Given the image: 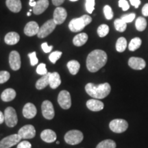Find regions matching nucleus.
<instances>
[{
    "instance_id": "nucleus-45",
    "label": "nucleus",
    "mask_w": 148,
    "mask_h": 148,
    "mask_svg": "<svg viewBox=\"0 0 148 148\" xmlns=\"http://www.w3.org/2000/svg\"><path fill=\"white\" fill-rule=\"evenodd\" d=\"M64 1V0H52V3L54 5H56V6H58L62 4Z\"/></svg>"
},
{
    "instance_id": "nucleus-3",
    "label": "nucleus",
    "mask_w": 148,
    "mask_h": 148,
    "mask_svg": "<svg viewBox=\"0 0 148 148\" xmlns=\"http://www.w3.org/2000/svg\"><path fill=\"white\" fill-rule=\"evenodd\" d=\"M91 21L92 18L87 14H84L79 18L72 19L69 24V29L73 32H80Z\"/></svg>"
},
{
    "instance_id": "nucleus-17",
    "label": "nucleus",
    "mask_w": 148,
    "mask_h": 148,
    "mask_svg": "<svg viewBox=\"0 0 148 148\" xmlns=\"http://www.w3.org/2000/svg\"><path fill=\"white\" fill-rule=\"evenodd\" d=\"M86 106L90 110L97 112L103 110L104 104L102 101L98 100V99H91L86 101Z\"/></svg>"
},
{
    "instance_id": "nucleus-18",
    "label": "nucleus",
    "mask_w": 148,
    "mask_h": 148,
    "mask_svg": "<svg viewBox=\"0 0 148 148\" xmlns=\"http://www.w3.org/2000/svg\"><path fill=\"white\" fill-rule=\"evenodd\" d=\"M49 6L48 0H38L36 1V5L33 7V12L36 15H39L45 11Z\"/></svg>"
},
{
    "instance_id": "nucleus-7",
    "label": "nucleus",
    "mask_w": 148,
    "mask_h": 148,
    "mask_svg": "<svg viewBox=\"0 0 148 148\" xmlns=\"http://www.w3.org/2000/svg\"><path fill=\"white\" fill-rule=\"evenodd\" d=\"M56 26V24L55 23V22L53 19L48 20L47 21H46L40 27L38 33L37 34V36L40 38H45V37L47 36L48 35L50 34L54 30Z\"/></svg>"
},
{
    "instance_id": "nucleus-5",
    "label": "nucleus",
    "mask_w": 148,
    "mask_h": 148,
    "mask_svg": "<svg viewBox=\"0 0 148 148\" xmlns=\"http://www.w3.org/2000/svg\"><path fill=\"white\" fill-rule=\"evenodd\" d=\"M5 122L7 126L14 127L18 123V117L16 110L12 107H8L4 111Z\"/></svg>"
},
{
    "instance_id": "nucleus-28",
    "label": "nucleus",
    "mask_w": 148,
    "mask_h": 148,
    "mask_svg": "<svg viewBox=\"0 0 148 148\" xmlns=\"http://www.w3.org/2000/svg\"><path fill=\"white\" fill-rule=\"evenodd\" d=\"M142 43V40L138 37H135V38H132V40L130 42L128 45V49L130 51H134L140 47Z\"/></svg>"
},
{
    "instance_id": "nucleus-50",
    "label": "nucleus",
    "mask_w": 148,
    "mask_h": 148,
    "mask_svg": "<svg viewBox=\"0 0 148 148\" xmlns=\"http://www.w3.org/2000/svg\"><path fill=\"white\" fill-rule=\"evenodd\" d=\"M59 143H60V142H59V141H57V142H56L57 144H59Z\"/></svg>"
},
{
    "instance_id": "nucleus-14",
    "label": "nucleus",
    "mask_w": 148,
    "mask_h": 148,
    "mask_svg": "<svg viewBox=\"0 0 148 148\" xmlns=\"http://www.w3.org/2000/svg\"><path fill=\"white\" fill-rule=\"evenodd\" d=\"M128 65L134 70H142L145 67L146 62L141 58L131 57L128 60Z\"/></svg>"
},
{
    "instance_id": "nucleus-37",
    "label": "nucleus",
    "mask_w": 148,
    "mask_h": 148,
    "mask_svg": "<svg viewBox=\"0 0 148 148\" xmlns=\"http://www.w3.org/2000/svg\"><path fill=\"white\" fill-rule=\"evenodd\" d=\"M135 16H136V14L134 13H130L127 14H124L121 17V18L123 20L125 23H131L134 20Z\"/></svg>"
},
{
    "instance_id": "nucleus-36",
    "label": "nucleus",
    "mask_w": 148,
    "mask_h": 148,
    "mask_svg": "<svg viewBox=\"0 0 148 148\" xmlns=\"http://www.w3.org/2000/svg\"><path fill=\"white\" fill-rule=\"evenodd\" d=\"M10 74L9 72L6 71H0V84L6 82L10 79Z\"/></svg>"
},
{
    "instance_id": "nucleus-6",
    "label": "nucleus",
    "mask_w": 148,
    "mask_h": 148,
    "mask_svg": "<svg viewBox=\"0 0 148 148\" xmlns=\"http://www.w3.org/2000/svg\"><path fill=\"white\" fill-rule=\"evenodd\" d=\"M109 127L113 132L122 133L128 127V123L124 119H116L110 121Z\"/></svg>"
},
{
    "instance_id": "nucleus-20",
    "label": "nucleus",
    "mask_w": 148,
    "mask_h": 148,
    "mask_svg": "<svg viewBox=\"0 0 148 148\" xmlns=\"http://www.w3.org/2000/svg\"><path fill=\"white\" fill-rule=\"evenodd\" d=\"M5 4L9 10L14 13L20 12L22 8L21 0H6Z\"/></svg>"
},
{
    "instance_id": "nucleus-30",
    "label": "nucleus",
    "mask_w": 148,
    "mask_h": 148,
    "mask_svg": "<svg viewBox=\"0 0 148 148\" xmlns=\"http://www.w3.org/2000/svg\"><path fill=\"white\" fill-rule=\"evenodd\" d=\"M114 25L116 30L119 32H123L127 28V23L120 18H116L114 21Z\"/></svg>"
},
{
    "instance_id": "nucleus-33",
    "label": "nucleus",
    "mask_w": 148,
    "mask_h": 148,
    "mask_svg": "<svg viewBox=\"0 0 148 148\" xmlns=\"http://www.w3.org/2000/svg\"><path fill=\"white\" fill-rule=\"evenodd\" d=\"M103 13L106 19L110 20L113 17V12L110 5H106L103 7Z\"/></svg>"
},
{
    "instance_id": "nucleus-29",
    "label": "nucleus",
    "mask_w": 148,
    "mask_h": 148,
    "mask_svg": "<svg viewBox=\"0 0 148 148\" xmlns=\"http://www.w3.org/2000/svg\"><path fill=\"white\" fill-rule=\"evenodd\" d=\"M135 25H136V28L138 32H142L144 31L147 27V21L144 17L139 16L136 18V22H135Z\"/></svg>"
},
{
    "instance_id": "nucleus-9",
    "label": "nucleus",
    "mask_w": 148,
    "mask_h": 148,
    "mask_svg": "<svg viewBox=\"0 0 148 148\" xmlns=\"http://www.w3.org/2000/svg\"><path fill=\"white\" fill-rule=\"evenodd\" d=\"M21 139V138L18 134L10 135L0 140V148H10L19 143Z\"/></svg>"
},
{
    "instance_id": "nucleus-25",
    "label": "nucleus",
    "mask_w": 148,
    "mask_h": 148,
    "mask_svg": "<svg viewBox=\"0 0 148 148\" xmlns=\"http://www.w3.org/2000/svg\"><path fill=\"white\" fill-rule=\"evenodd\" d=\"M51 73L48 72L47 74L42 75L39 79L36 81V88L38 90H42L45 88L47 85H49V75Z\"/></svg>"
},
{
    "instance_id": "nucleus-32",
    "label": "nucleus",
    "mask_w": 148,
    "mask_h": 148,
    "mask_svg": "<svg viewBox=\"0 0 148 148\" xmlns=\"http://www.w3.org/2000/svg\"><path fill=\"white\" fill-rule=\"evenodd\" d=\"M109 32V27L106 24H102L99 25L97 28V34L98 36L101 38L106 36Z\"/></svg>"
},
{
    "instance_id": "nucleus-11",
    "label": "nucleus",
    "mask_w": 148,
    "mask_h": 148,
    "mask_svg": "<svg viewBox=\"0 0 148 148\" xmlns=\"http://www.w3.org/2000/svg\"><path fill=\"white\" fill-rule=\"evenodd\" d=\"M18 134L21 138H33L36 135V130L32 125H25L19 129Z\"/></svg>"
},
{
    "instance_id": "nucleus-46",
    "label": "nucleus",
    "mask_w": 148,
    "mask_h": 148,
    "mask_svg": "<svg viewBox=\"0 0 148 148\" xmlns=\"http://www.w3.org/2000/svg\"><path fill=\"white\" fill-rule=\"evenodd\" d=\"M3 121H5L4 114H3V112L1 111H0V124L3 123Z\"/></svg>"
},
{
    "instance_id": "nucleus-31",
    "label": "nucleus",
    "mask_w": 148,
    "mask_h": 148,
    "mask_svg": "<svg viewBox=\"0 0 148 148\" xmlns=\"http://www.w3.org/2000/svg\"><path fill=\"white\" fill-rule=\"evenodd\" d=\"M116 143L111 139L102 140L97 145L96 148H116Z\"/></svg>"
},
{
    "instance_id": "nucleus-1",
    "label": "nucleus",
    "mask_w": 148,
    "mask_h": 148,
    "mask_svg": "<svg viewBox=\"0 0 148 148\" xmlns=\"http://www.w3.org/2000/svg\"><path fill=\"white\" fill-rule=\"evenodd\" d=\"M108 56L104 51L95 49L88 55L86 58V67L90 72L95 73L106 64Z\"/></svg>"
},
{
    "instance_id": "nucleus-48",
    "label": "nucleus",
    "mask_w": 148,
    "mask_h": 148,
    "mask_svg": "<svg viewBox=\"0 0 148 148\" xmlns=\"http://www.w3.org/2000/svg\"><path fill=\"white\" fill-rule=\"evenodd\" d=\"M27 16H30V15H31V12H27Z\"/></svg>"
},
{
    "instance_id": "nucleus-23",
    "label": "nucleus",
    "mask_w": 148,
    "mask_h": 148,
    "mask_svg": "<svg viewBox=\"0 0 148 148\" xmlns=\"http://www.w3.org/2000/svg\"><path fill=\"white\" fill-rule=\"evenodd\" d=\"M16 97V91L13 88H6V89L3 90L1 95V98L3 101L5 102H8L10 101L15 98Z\"/></svg>"
},
{
    "instance_id": "nucleus-35",
    "label": "nucleus",
    "mask_w": 148,
    "mask_h": 148,
    "mask_svg": "<svg viewBox=\"0 0 148 148\" xmlns=\"http://www.w3.org/2000/svg\"><path fill=\"white\" fill-rule=\"evenodd\" d=\"M95 0H86V10L89 14L92 13L95 10Z\"/></svg>"
},
{
    "instance_id": "nucleus-24",
    "label": "nucleus",
    "mask_w": 148,
    "mask_h": 148,
    "mask_svg": "<svg viewBox=\"0 0 148 148\" xmlns=\"http://www.w3.org/2000/svg\"><path fill=\"white\" fill-rule=\"evenodd\" d=\"M88 38V35L86 33H80L77 34L73 39V45L77 47H81L87 42Z\"/></svg>"
},
{
    "instance_id": "nucleus-41",
    "label": "nucleus",
    "mask_w": 148,
    "mask_h": 148,
    "mask_svg": "<svg viewBox=\"0 0 148 148\" xmlns=\"http://www.w3.org/2000/svg\"><path fill=\"white\" fill-rule=\"evenodd\" d=\"M16 148H32V145L31 143L26 140H24V141L20 142L18 144L17 147Z\"/></svg>"
},
{
    "instance_id": "nucleus-12",
    "label": "nucleus",
    "mask_w": 148,
    "mask_h": 148,
    "mask_svg": "<svg viewBox=\"0 0 148 148\" xmlns=\"http://www.w3.org/2000/svg\"><path fill=\"white\" fill-rule=\"evenodd\" d=\"M9 64L13 71H17L21 68V57L18 51H12L9 56Z\"/></svg>"
},
{
    "instance_id": "nucleus-16",
    "label": "nucleus",
    "mask_w": 148,
    "mask_h": 148,
    "mask_svg": "<svg viewBox=\"0 0 148 148\" xmlns=\"http://www.w3.org/2000/svg\"><path fill=\"white\" fill-rule=\"evenodd\" d=\"M36 106L32 103H27L23 108V115L27 119H32L36 115Z\"/></svg>"
},
{
    "instance_id": "nucleus-40",
    "label": "nucleus",
    "mask_w": 148,
    "mask_h": 148,
    "mask_svg": "<svg viewBox=\"0 0 148 148\" xmlns=\"http://www.w3.org/2000/svg\"><path fill=\"white\" fill-rule=\"evenodd\" d=\"M119 6L122 8L123 11H126L129 9L130 5L126 0H119Z\"/></svg>"
},
{
    "instance_id": "nucleus-10",
    "label": "nucleus",
    "mask_w": 148,
    "mask_h": 148,
    "mask_svg": "<svg viewBox=\"0 0 148 148\" xmlns=\"http://www.w3.org/2000/svg\"><path fill=\"white\" fill-rule=\"evenodd\" d=\"M42 114L46 119L51 120L54 117L55 112L52 103L49 100L44 101L41 106Z\"/></svg>"
},
{
    "instance_id": "nucleus-2",
    "label": "nucleus",
    "mask_w": 148,
    "mask_h": 148,
    "mask_svg": "<svg viewBox=\"0 0 148 148\" xmlns=\"http://www.w3.org/2000/svg\"><path fill=\"white\" fill-rule=\"evenodd\" d=\"M85 90L88 95L95 99H103L110 94L111 87L108 83L95 84L88 83L85 86Z\"/></svg>"
},
{
    "instance_id": "nucleus-13",
    "label": "nucleus",
    "mask_w": 148,
    "mask_h": 148,
    "mask_svg": "<svg viewBox=\"0 0 148 148\" xmlns=\"http://www.w3.org/2000/svg\"><path fill=\"white\" fill-rule=\"evenodd\" d=\"M66 16H67V12L64 8L58 6L55 9L53 12V20L54 21L56 25H60L65 21Z\"/></svg>"
},
{
    "instance_id": "nucleus-27",
    "label": "nucleus",
    "mask_w": 148,
    "mask_h": 148,
    "mask_svg": "<svg viewBox=\"0 0 148 148\" xmlns=\"http://www.w3.org/2000/svg\"><path fill=\"white\" fill-rule=\"evenodd\" d=\"M127 47V40L124 37H120L116 40V49L118 52H123Z\"/></svg>"
},
{
    "instance_id": "nucleus-44",
    "label": "nucleus",
    "mask_w": 148,
    "mask_h": 148,
    "mask_svg": "<svg viewBox=\"0 0 148 148\" xmlns=\"http://www.w3.org/2000/svg\"><path fill=\"white\" fill-rule=\"evenodd\" d=\"M142 14H143V16H148V3L144 5L143 8H142Z\"/></svg>"
},
{
    "instance_id": "nucleus-26",
    "label": "nucleus",
    "mask_w": 148,
    "mask_h": 148,
    "mask_svg": "<svg viewBox=\"0 0 148 148\" xmlns=\"http://www.w3.org/2000/svg\"><path fill=\"white\" fill-rule=\"evenodd\" d=\"M67 68L72 75H76L78 73L80 64L77 60H70L67 63Z\"/></svg>"
},
{
    "instance_id": "nucleus-4",
    "label": "nucleus",
    "mask_w": 148,
    "mask_h": 148,
    "mask_svg": "<svg viewBox=\"0 0 148 148\" xmlns=\"http://www.w3.org/2000/svg\"><path fill=\"white\" fill-rule=\"evenodd\" d=\"M84 135L82 132L77 130H73L67 132L64 135V140L69 145H77L82 141Z\"/></svg>"
},
{
    "instance_id": "nucleus-21",
    "label": "nucleus",
    "mask_w": 148,
    "mask_h": 148,
    "mask_svg": "<svg viewBox=\"0 0 148 148\" xmlns=\"http://www.w3.org/2000/svg\"><path fill=\"white\" fill-rule=\"evenodd\" d=\"M20 40V36L18 33L15 32H10L5 36L4 41L7 45H16Z\"/></svg>"
},
{
    "instance_id": "nucleus-42",
    "label": "nucleus",
    "mask_w": 148,
    "mask_h": 148,
    "mask_svg": "<svg viewBox=\"0 0 148 148\" xmlns=\"http://www.w3.org/2000/svg\"><path fill=\"white\" fill-rule=\"evenodd\" d=\"M41 47H42V50H43V51L45 53H49L53 49V46L48 45L47 42H43V43L42 44Z\"/></svg>"
},
{
    "instance_id": "nucleus-38",
    "label": "nucleus",
    "mask_w": 148,
    "mask_h": 148,
    "mask_svg": "<svg viewBox=\"0 0 148 148\" xmlns=\"http://www.w3.org/2000/svg\"><path fill=\"white\" fill-rule=\"evenodd\" d=\"M36 73L41 75H45V74H47L48 72H47V69H46L45 64L41 63L38 64L36 68Z\"/></svg>"
},
{
    "instance_id": "nucleus-19",
    "label": "nucleus",
    "mask_w": 148,
    "mask_h": 148,
    "mask_svg": "<svg viewBox=\"0 0 148 148\" xmlns=\"http://www.w3.org/2000/svg\"><path fill=\"white\" fill-rule=\"evenodd\" d=\"M40 138L43 141L46 143H53L56 140V134L54 131L51 130L47 129L43 130L40 134Z\"/></svg>"
},
{
    "instance_id": "nucleus-8",
    "label": "nucleus",
    "mask_w": 148,
    "mask_h": 148,
    "mask_svg": "<svg viewBox=\"0 0 148 148\" xmlns=\"http://www.w3.org/2000/svg\"><path fill=\"white\" fill-rule=\"evenodd\" d=\"M58 102L61 108L64 110L69 109L71 106V95L67 90H61L58 96Z\"/></svg>"
},
{
    "instance_id": "nucleus-34",
    "label": "nucleus",
    "mask_w": 148,
    "mask_h": 148,
    "mask_svg": "<svg viewBox=\"0 0 148 148\" xmlns=\"http://www.w3.org/2000/svg\"><path fill=\"white\" fill-rule=\"evenodd\" d=\"M62 53L61 51H53L49 55V60L51 61V62H52L53 64H55L56 62V61L58 60V59L60 58L61 56H62Z\"/></svg>"
},
{
    "instance_id": "nucleus-15",
    "label": "nucleus",
    "mask_w": 148,
    "mask_h": 148,
    "mask_svg": "<svg viewBox=\"0 0 148 148\" xmlns=\"http://www.w3.org/2000/svg\"><path fill=\"white\" fill-rule=\"evenodd\" d=\"M40 27L38 24L35 21H29L24 27V33L27 36H33L37 34Z\"/></svg>"
},
{
    "instance_id": "nucleus-43",
    "label": "nucleus",
    "mask_w": 148,
    "mask_h": 148,
    "mask_svg": "<svg viewBox=\"0 0 148 148\" xmlns=\"http://www.w3.org/2000/svg\"><path fill=\"white\" fill-rule=\"evenodd\" d=\"M130 2L135 8H138L140 4V0H130Z\"/></svg>"
},
{
    "instance_id": "nucleus-49",
    "label": "nucleus",
    "mask_w": 148,
    "mask_h": 148,
    "mask_svg": "<svg viewBox=\"0 0 148 148\" xmlns=\"http://www.w3.org/2000/svg\"><path fill=\"white\" fill-rule=\"evenodd\" d=\"M70 1H78V0H70Z\"/></svg>"
},
{
    "instance_id": "nucleus-39",
    "label": "nucleus",
    "mask_w": 148,
    "mask_h": 148,
    "mask_svg": "<svg viewBox=\"0 0 148 148\" xmlns=\"http://www.w3.org/2000/svg\"><path fill=\"white\" fill-rule=\"evenodd\" d=\"M28 56L30 60V63L32 66H35L38 64V60L36 57V53L35 51H33L32 53H29L28 54Z\"/></svg>"
},
{
    "instance_id": "nucleus-47",
    "label": "nucleus",
    "mask_w": 148,
    "mask_h": 148,
    "mask_svg": "<svg viewBox=\"0 0 148 148\" xmlns=\"http://www.w3.org/2000/svg\"><path fill=\"white\" fill-rule=\"evenodd\" d=\"M36 2L34 1V0H29V5H30V6L34 7L35 5H36Z\"/></svg>"
},
{
    "instance_id": "nucleus-22",
    "label": "nucleus",
    "mask_w": 148,
    "mask_h": 148,
    "mask_svg": "<svg viewBox=\"0 0 148 148\" xmlns=\"http://www.w3.org/2000/svg\"><path fill=\"white\" fill-rule=\"evenodd\" d=\"M61 84L60 76L57 72H53L49 75V85L53 89L58 88Z\"/></svg>"
}]
</instances>
